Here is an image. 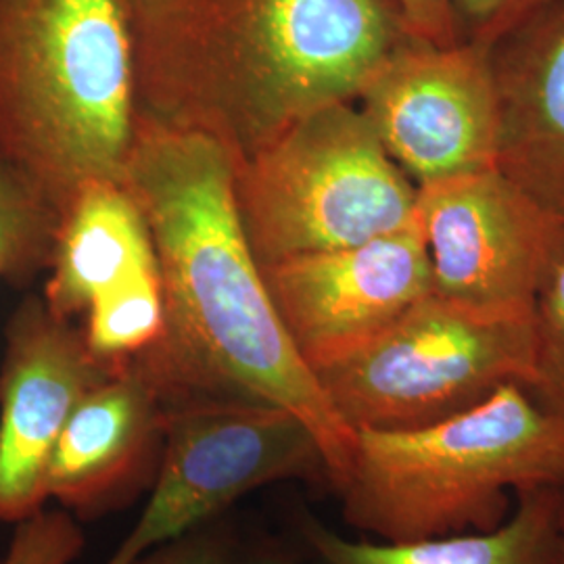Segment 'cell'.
Instances as JSON below:
<instances>
[{"instance_id":"10","label":"cell","mask_w":564,"mask_h":564,"mask_svg":"<svg viewBox=\"0 0 564 564\" xmlns=\"http://www.w3.org/2000/svg\"><path fill=\"white\" fill-rule=\"evenodd\" d=\"M282 324L305 364H324L370 341L431 295L423 226L262 265Z\"/></svg>"},{"instance_id":"22","label":"cell","mask_w":564,"mask_h":564,"mask_svg":"<svg viewBox=\"0 0 564 564\" xmlns=\"http://www.w3.org/2000/svg\"><path fill=\"white\" fill-rule=\"evenodd\" d=\"M400 11L408 32L419 41L435 46L458 44V23L452 0H391Z\"/></svg>"},{"instance_id":"2","label":"cell","mask_w":564,"mask_h":564,"mask_svg":"<svg viewBox=\"0 0 564 564\" xmlns=\"http://www.w3.org/2000/svg\"><path fill=\"white\" fill-rule=\"evenodd\" d=\"M139 120L249 160L303 116L356 102L414 39L391 0L128 2Z\"/></svg>"},{"instance_id":"14","label":"cell","mask_w":564,"mask_h":564,"mask_svg":"<svg viewBox=\"0 0 564 564\" xmlns=\"http://www.w3.org/2000/svg\"><path fill=\"white\" fill-rule=\"evenodd\" d=\"M46 268L42 300L63 321L158 268L149 228L121 182H88L74 195L57 220Z\"/></svg>"},{"instance_id":"9","label":"cell","mask_w":564,"mask_h":564,"mask_svg":"<svg viewBox=\"0 0 564 564\" xmlns=\"http://www.w3.org/2000/svg\"><path fill=\"white\" fill-rule=\"evenodd\" d=\"M356 102L416 186L496 167L498 93L487 48L410 39Z\"/></svg>"},{"instance_id":"13","label":"cell","mask_w":564,"mask_h":564,"mask_svg":"<svg viewBox=\"0 0 564 564\" xmlns=\"http://www.w3.org/2000/svg\"><path fill=\"white\" fill-rule=\"evenodd\" d=\"M498 93L496 167L564 218V0L491 48Z\"/></svg>"},{"instance_id":"18","label":"cell","mask_w":564,"mask_h":564,"mask_svg":"<svg viewBox=\"0 0 564 564\" xmlns=\"http://www.w3.org/2000/svg\"><path fill=\"white\" fill-rule=\"evenodd\" d=\"M535 372L531 393L564 419V237L533 310Z\"/></svg>"},{"instance_id":"4","label":"cell","mask_w":564,"mask_h":564,"mask_svg":"<svg viewBox=\"0 0 564 564\" xmlns=\"http://www.w3.org/2000/svg\"><path fill=\"white\" fill-rule=\"evenodd\" d=\"M564 485V419L523 383L408 431H358L330 485L343 521L379 542L491 531L521 491Z\"/></svg>"},{"instance_id":"5","label":"cell","mask_w":564,"mask_h":564,"mask_svg":"<svg viewBox=\"0 0 564 564\" xmlns=\"http://www.w3.org/2000/svg\"><path fill=\"white\" fill-rule=\"evenodd\" d=\"M235 203L265 265L402 230L416 220L419 186L389 158L358 102H333L235 165Z\"/></svg>"},{"instance_id":"11","label":"cell","mask_w":564,"mask_h":564,"mask_svg":"<svg viewBox=\"0 0 564 564\" xmlns=\"http://www.w3.org/2000/svg\"><path fill=\"white\" fill-rule=\"evenodd\" d=\"M116 364L99 360L74 321L28 297L4 330L0 368V521L21 523L46 505L44 475L72 412Z\"/></svg>"},{"instance_id":"1","label":"cell","mask_w":564,"mask_h":564,"mask_svg":"<svg viewBox=\"0 0 564 564\" xmlns=\"http://www.w3.org/2000/svg\"><path fill=\"white\" fill-rule=\"evenodd\" d=\"M121 184L149 228L165 310L162 337L126 362L163 408L242 400L291 412L316 437L335 484L356 433L268 293L237 214L235 160L203 137L139 120Z\"/></svg>"},{"instance_id":"7","label":"cell","mask_w":564,"mask_h":564,"mask_svg":"<svg viewBox=\"0 0 564 564\" xmlns=\"http://www.w3.org/2000/svg\"><path fill=\"white\" fill-rule=\"evenodd\" d=\"M165 449L139 521L102 564L144 554L214 523L247 494L284 481L328 484L305 424L270 403L202 400L165 408Z\"/></svg>"},{"instance_id":"24","label":"cell","mask_w":564,"mask_h":564,"mask_svg":"<svg viewBox=\"0 0 564 564\" xmlns=\"http://www.w3.org/2000/svg\"><path fill=\"white\" fill-rule=\"evenodd\" d=\"M550 564H564V485H563V505H561V521H558V540L554 547V556Z\"/></svg>"},{"instance_id":"19","label":"cell","mask_w":564,"mask_h":564,"mask_svg":"<svg viewBox=\"0 0 564 564\" xmlns=\"http://www.w3.org/2000/svg\"><path fill=\"white\" fill-rule=\"evenodd\" d=\"M84 550V533L67 510H39L18 523L0 564H72Z\"/></svg>"},{"instance_id":"8","label":"cell","mask_w":564,"mask_h":564,"mask_svg":"<svg viewBox=\"0 0 564 564\" xmlns=\"http://www.w3.org/2000/svg\"><path fill=\"white\" fill-rule=\"evenodd\" d=\"M431 293L466 310L533 316L564 237V218L498 167L419 186Z\"/></svg>"},{"instance_id":"12","label":"cell","mask_w":564,"mask_h":564,"mask_svg":"<svg viewBox=\"0 0 564 564\" xmlns=\"http://www.w3.org/2000/svg\"><path fill=\"white\" fill-rule=\"evenodd\" d=\"M165 408L130 364L90 389L46 464V500L76 519H99L151 489L165 449Z\"/></svg>"},{"instance_id":"25","label":"cell","mask_w":564,"mask_h":564,"mask_svg":"<svg viewBox=\"0 0 564 564\" xmlns=\"http://www.w3.org/2000/svg\"><path fill=\"white\" fill-rule=\"evenodd\" d=\"M126 2H137V0H126Z\"/></svg>"},{"instance_id":"17","label":"cell","mask_w":564,"mask_h":564,"mask_svg":"<svg viewBox=\"0 0 564 564\" xmlns=\"http://www.w3.org/2000/svg\"><path fill=\"white\" fill-rule=\"evenodd\" d=\"M57 216L0 158V279L30 281L48 265Z\"/></svg>"},{"instance_id":"3","label":"cell","mask_w":564,"mask_h":564,"mask_svg":"<svg viewBox=\"0 0 564 564\" xmlns=\"http://www.w3.org/2000/svg\"><path fill=\"white\" fill-rule=\"evenodd\" d=\"M137 121L126 0H0V158L57 220L121 182Z\"/></svg>"},{"instance_id":"23","label":"cell","mask_w":564,"mask_h":564,"mask_svg":"<svg viewBox=\"0 0 564 564\" xmlns=\"http://www.w3.org/2000/svg\"><path fill=\"white\" fill-rule=\"evenodd\" d=\"M239 564H297L281 547H263Z\"/></svg>"},{"instance_id":"20","label":"cell","mask_w":564,"mask_h":564,"mask_svg":"<svg viewBox=\"0 0 564 564\" xmlns=\"http://www.w3.org/2000/svg\"><path fill=\"white\" fill-rule=\"evenodd\" d=\"M556 0H452L460 41L491 51Z\"/></svg>"},{"instance_id":"21","label":"cell","mask_w":564,"mask_h":564,"mask_svg":"<svg viewBox=\"0 0 564 564\" xmlns=\"http://www.w3.org/2000/svg\"><path fill=\"white\" fill-rule=\"evenodd\" d=\"M132 564H237L230 535L214 523L144 554Z\"/></svg>"},{"instance_id":"16","label":"cell","mask_w":564,"mask_h":564,"mask_svg":"<svg viewBox=\"0 0 564 564\" xmlns=\"http://www.w3.org/2000/svg\"><path fill=\"white\" fill-rule=\"evenodd\" d=\"M82 321L84 341L102 362H123L151 347L165 324L158 268L90 303Z\"/></svg>"},{"instance_id":"15","label":"cell","mask_w":564,"mask_h":564,"mask_svg":"<svg viewBox=\"0 0 564 564\" xmlns=\"http://www.w3.org/2000/svg\"><path fill=\"white\" fill-rule=\"evenodd\" d=\"M561 505L563 487L527 489L491 531L416 542L349 540L312 514H303L300 531L316 564H550Z\"/></svg>"},{"instance_id":"6","label":"cell","mask_w":564,"mask_h":564,"mask_svg":"<svg viewBox=\"0 0 564 564\" xmlns=\"http://www.w3.org/2000/svg\"><path fill=\"white\" fill-rule=\"evenodd\" d=\"M535 324L426 295L383 333L316 370L354 433L408 431L460 414L500 387H529Z\"/></svg>"}]
</instances>
